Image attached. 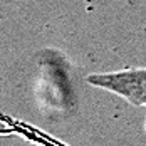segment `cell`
<instances>
[{"instance_id":"1","label":"cell","mask_w":146,"mask_h":146,"mask_svg":"<svg viewBox=\"0 0 146 146\" xmlns=\"http://www.w3.org/2000/svg\"><path fill=\"white\" fill-rule=\"evenodd\" d=\"M88 81L94 88L109 91L133 106H146V69H123L114 72H92Z\"/></svg>"},{"instance_id":"2","label":"cell","mask_w":146,"mask_h":146,"mask_svg":"<svg viewBox=\"0 0 146 146\" xmlns=\"http://www.w3.org/2000/svg\"><path fill=\"white\" fill-rule=\"evenodd\" d=\"M145 131H146V124H145Z\"/></svg>"}]
</instances>
